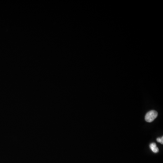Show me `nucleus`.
<instances>
[{
    "label": "nucleus",
    "instance_id": "7ed1b4c3",
    "mask_svg": "<svg viewBox=\"0 0 163 163\" xmlns=\"http://www.w3.org/2000/svg\"><path fill=\"white\" fill-rule=\"evenodd\" d=\"M157 142L160 143L161 144H163V137H161V138H158L157 139Z\"/></svg>",
    "mask_w": 163,
    "mask_h": 163
},
{
    "label": "nucleus",
    "instance_id": "f257e3e1",
    "mask_svg": "<svg viewBox=\"0 0 163 163\" xmlns=\"http://www.w3.org/2000/svg\"><path fill=\"white\" fill-rule=\"evenodd\" d=\"M158 116V112L154 110L149 111L146 113L145 116V120L148 122H151L154 121Z\"/></svg>",
    "mask_w": 163,
    "mask_h": 163
},
{
    "label": "nucleus",
    "instance_id": "f03ea898",
    "mask_svg": "<svg viewBox=\"0 0 163 163\" xmlns=\"http://www.w3.org/2000/svg\"><path fill=\"white\" fill-rule=\"evenodd\" d=\"M149 147H150L151 150L154 153H156L159 152V148L157 147V145L155 143H152L150 144Z\"/></svg>",
    "mask_w": 163,
    "mask_h": 163
}]
</instances>
